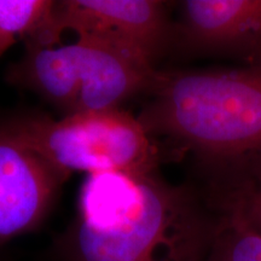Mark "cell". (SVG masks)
Returning a JSON list of instances; mask_svg holds the SVG:
<instances>
[{"mask_svg":"<svg viewBox=\"0 0 261 261\" xmlns=\"http://www.w3.org/2000/svg\"><path fill=\"white\" fill-rule=\"evenodd\" d=\"M215 224L190 192L156 172L93 173L61 250L67 261H204Z\"/></svg>","mask_w":261,"mask_h":261,"instance_id":"cell-1","label":"cell"},{"mask_svg":"<svg viewBox=\"0 0 261 261\" xmlns=\"http://www.w3.org/2000/svg\"><path fill=\"white\" fill-rule=\"evenodd\" d=\"M138 119L151 136L214 162L261 160V62L241 70L159 71Z\"/></svg>","mask_w":261,"mask_h":261,"instance_id":"cell-2","label":"cell"},{"mask_svg":"<svg viewBox=\"0 0 261 261\" xmlns=\"http://www.w3.org/2000/svg\"><path fill=\"white\" fill-rule=\"evenodd\" d=\"M156 74L122 52L77 39L60 46L24 45L23 56L6 68L5 81L37 93L67 116L121 108L149 92Z\"/></svg>","mask_w":261,"mask_h":261,"instance_id":"cell-3","label":"cell"},{"mask_svg":"<svg viewBox=\"0 0 261 261\" xmlns=\"http://www.w3.org/2000/svg\"><path fill=\"white\" fill-rule=\"evenodd\" d=\"M22 143L65 180L73 172L151 173L165 160L163 149L138 116L122 109L96 110L55 120L44 114L6 116Z\"/></svg>","mask_w":261,"mask_h":261,"instance_id":"cell-4","label":"cell"},{"mask_svg":"<svg viewBox=\"0 0 261 261\" xmlns=\"http://www.w3.org/2000/svg\"><path fill=\"white\" fill-rule=\"evenodd\" d=\"M55 31L112 47L155 68L171 40L167 5L158 0L56 2Z\"/></svg>","mask_w":261,"mask_h":261,"instance_id":"cell-5","label":"cell"},{"mask_svg":"<svg viewBox=\"0 0 261 261\" xmlns=\"http://www.w3.org/2000/svg\"><path fill=\"white\" fill-rule=\"evenodd\" d=\"M64 181L0 119V246L40 226Z\"/></svg>","mask_w":261,"mask_h":261,"instance_id":"cell-6","label":"cell"},{"mask_svg":"<svg viewBox=\"0 0 261 261\" xmlns=\"http://www.w3.org/2000/svg\"><path fill=\"white\" fill-rule=\"evenodd\" d=\"M178 37L191 50L261 54V0H188Z\"/></svg>","mask_w":261,"mask_h":261,"instance_id":"cell-7","label":"cell"},{"mask_svg":"<svg viewBox=\"0 0 261 261\" xmlns=\"http://www.w3.org/2000/svg\"><path fill=\"white\" fill-rule=\"evenodd\" d=\"M55 9L52 0H0V57L19 40L40 46L58 44Z\"/></svg>","mask_w":261,"mask_h":261,"instance_id":"cell-8","label":"cell"},{"mask_svg":"<svg viewBox=\"0 0 261 261\" xmlns=\"http://www.w3.org/2000/svg\"><path fill=\"white\" fill-rule=\"evenodd\" d=\"M204 261H261V233L240 218L224 213L215 224Z\"/></svg>","mask_w":261,"mask_h":261,"instance_id":"cell-9","label":"cell"},{"mask_svg":"<svg viewBox=\"0 0 261 261\" xmlns=\"http://www.w3.org/2000/svg\"><path fill=\"white\" fill-rule=\"evenodd\" d=\"M224 213L240 218L261 233V169L225 197Z\"/></svg>","mask_w":261,"mask_h":261,"instance_id":"cell-10","label":"cell"}]
</instances>
